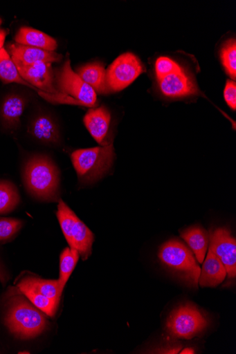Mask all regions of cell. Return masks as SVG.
<instances>
[{"label": "cell", "instance_id": "1", "mask_svg": "<svg viewBox=\"0 0 236 354\" xmlns=\"http://www.w3.org/2000/svg\"><path fill=\"white\" fill-rule=\"evenodd\" d=\"M23 180L29 194L41 201L56 202L60 191V173L48 156L30 157L23 171Z\"/></svg>", "mask_w": 236, "mask_h": 354}, {"label": "cell", "instance_id": "2", "mask_svg": "<svg viewBox=\"0 0 236 354\" xmlns=\"http://www.w3.org/2000/svg\"><path fill=\"white\" fill-rule=\"evenodd\" d=\"M8 302L6 326L19 339H30L42 334L48 326L46 314L20 293L10 295Z\"/></svg>", "mask_w": 236, "mask_h": 354}, {"label": "cell", "instance_id": "3", "mask_svg": "<svg viewBox=\"0 0 236 354\" xmlns=\"http://www.w3.org/2000/svg\"><path fill=\"white\" fill-rule=\"evenodd\" d=\"M115 159L113 143L78 149L71 154L73 167L80 183H94L104 178L113 167Z\"/></svg>", "mask_w": 236, "mask_h": 354}, {"label": "cell", "instance_id": "4", "mask_svg": "<svg viewBox=\"0 0 236 354\" xmlns=\"http://www.w3.org/2000/svg\"><path fill=\"white\" fill-rule=\"evenodd\" d=\"M161 263L181 279L187 285L197 288L201 268L191 250L178 240L168 241L160 248Z\"/></svg>", "mask_w": 236, "mask_h": 354}, {"label": "cell", "instance_id": "5", "mask_svg": "<svg viewBox=\"0 0 236 354\" xmlns=\"http://www.w3.org/2000/svg\"><path fill=\"white\" fill-rule=\"evenodd\" d=\"M56 214L70 248L77 250L83 261L87 260L92 252L94 241L93 233L62 200L58 203Z\"/></svg>", "mask_w": 236, "mask_h": 354}, {"label": "cell", "instance_id": "6", "mask_svg": "<svg viewBox=\"0 0 236 354\" xmlns=\"http://www.w3.org/2000/svg\"><path fill=\"white\" fill-rule=\"evenodd\" d=\"M208 321L196 307L186 304L175 309L166 322L168 334L178 339H190L203 332Z\"/></svg>", "mask_w": 236, "mask_h": 354}, {"label": "cell", "instance_id": "7", "mask_svg": "<svg viewBox=\"0 0 236 354\" xmlns=\"http://www.w3.org/2000/svg\"><path fill=\"white\" fill-rule=\"evenodd\" d=\"M57 91L73 100L78 106L95 107L97 102L96 91L72 69L67 58L62 68L55 75Z\"/></svg>", "mask_w": 236, "mask_h": 354}, {"label": "cell", "instance_id": "8", "mask_svg": "<svg viewBox=\"0 0 236 354\" xmlns=\"http://www.w3.org/2000/svg\"><path fill=\"white\" fill-rule=\"evenodd\" d=\"M15 66L23 80L38 90L51 95L50 103L75 105L71 98L57 91L52 63L38 62L30 66Z\"/></svg>", "mask_w": 236, "mask_h": 354}, {"label": "cell", "instance_id": "9", "mask_svg": "<svg viewBox=\"0 0 236 354\" xmlns=\"http://www.w3.org/2000/svg\"><path fill=\"white\" fill-rule=\"evenodd\" d=\"M144 72L143 64L136 55L127 53L120 55L107 71L110 92L123 90Z\"/></svg>", "mask_w": 236, "mask_h": 354}, {"label": "cell", "instance_id": "10", "mask_svg": "<svg viewBox=\"0 0 236 354\" xmlns=\"http://www.w3.org/2000/svg\"><path fill=\"white\" fill-rule=\"evenodd\" d=\"M210 250L224 266L227 276L234 279L236 276V241L230 230L219 228L210 236Z\"/></svg>", "mask_w": 236, "mask_h": 354}, {"label": "cell", "instance_id": "11", "mask_svg": "<svg viewBox=\"0 0 236 354\" xmlns=\"http://www.w3.org/2000/svg\"><path fill=\"white\" fill-rule=\"evenodd\" d=\"M158 80L161 93L170 98H183L198 93L193 77L179 66L172 73Z\"/></svg>", "mask_w": 236, "mask_h": 354}, {"label": "cell", "instance_id": "12", "mask_svg": "<svg viewBox=\"0 0 236 354\" xmlns=\"http://www.w3.org/2000/svg\"><path fill=\"white\" fill-rule=\"evenodd\" d=\"M111 121V113L103 106L91 109L84 118L87 130L100 146H107L112 143L109 140Z\"/></svg>", "mask_w": 236, "mask_h": 354}, {"label": "cell", "instance_id": "13", "mask_svg": "<svg viewBox=\"0 0 236 354\" xmlns=\"http://www.w3.org/2000/svg\"><path fill=\"white\" fill-rule=\"evenodd\" d=\"M8 50L15 64L21 66H30L38 62H59L62 59V55L55 52L18 44H9Z\"/></svg>", "mask_w": 236, "mask_h": 354}, {"label": "cell", "instance_id": "14", "mask_svg": "<svg viewBox=\"0 0 236 354\" xmlns=\"http://www.w3.org/2000/svg\"><path fill=\"white\" fill-rule=\"evenodd\" d=\"M29 133L39 142L50 145L60 142L58 127L49 116L39 115L33 119L28 127Z\"/></svg>", "mask_w": 236, "mask_h": 354}, {"label": "cell", "instance_id": "15", "mask_svg": "<svg viewBox=\"0 0 236 354\" xmlns=\"http://www.w3.org/2000/svg\"><path fill=\"white\" fill-rule=\"evenodd\" d=\"M226 275L224 266L210 250L201 270L198 283L201 287L215 288L224 281Z\"/></svg>", "mask_w": 236, "mask_h": 354}, {"label": "cell", "instance_id": "16", "mask_svg": "<svg viewBox=\"0 0 236 354\" xmlns=\"http://www.w3.org/2000/svg\"><path fill=\"white\" fill-rule=\"evenodd\" d=\"M76 73L89 85L96 93H110L107 84V70L103 64L93 62L78 69Z\"/></svg>", "mask_w": 236, "mask_h": 354}, {"label": "cell", "instance_id": "17", "mask_svg": "<svg viewBox=\"0 0 236 354\" xmlns=\"http://www.w3.org/2000/svg\"><path fill=\"white\" fill-rule=\"evenodd\" d=\"M26 106V101L21 95L11 94L7 96L0 109V115L6 128L14 130L19 126Z\"/></svg>", "mask_w": 236, "mask_h": 354}, {"label": "cell", "instance_id": "18", "mask_svg": "<svg viewBox=\"0 0 236 354\" xmlns=\"http://www.w3.org/2000/svg\"><path fill=\"white\" fill-rule=\"evenodd\" d=\"M16 44L48 51L57 48L56 41L44 32L30 27H21L15 37Z\"/></svg>", "mask_w": 236, "mask_h": 354}, {"label": "cell", "instance_id": "19", "mask_svg": "<svg viewBox=\"0 0 236 354\" xmlns=\"http://www.w3.org/2000/svg\"><path fill=\"white\" fill-rule=\"evenodd\" d=\"M181 237L194 254L199 263H203L210 244L208 232L199 227H193L183 232Z\"/></svg>", "mask_w": 236, "mask_h": 354}, {"label": "cell", "instance_id": "20", "mask_svg": "<svg viewBox=\"0 0 236 354\" xmlns=\"http://www.w3.org/2000/svg\"><path fill=\"white\" fill-rule=\"evenodd\" d=\"M0 80L4 84L17 83L25 85L37 91L40 95L44 93L33 87L21 78L10 55L5 48L0 51Z\"/></svg>", "mask_w": 236, "mask_h": 354}, {"label": "cell", "instance_id": "21", "mask_svg": "<svg viewBox=\"0 0 236 354\" xmlns=\"http://www.w3.org/2000/svg\"><path fill=\"white\" fill-rule=\"evenodd\" d=\"M17 286V292L25 296L33 306H35L49 317L55 316L58 308V302L43 296L20 281H19Z\"/></svg>", "mask_w": 236, "mask_h": 354}, {"label": "cell", "instance_id": "22", "mask_svg": "<svg viewBox=\"0 0 236 354\" xmlns=\"http://www.w3.org/2000/svg\"><path fill=\"white\" fill-rule=\"evenodd\" d=\"M19 281L43 296L60 303L62 295L60 292L58 280H46L35 276H26Z\"/></svg>", "mask_w": 236, "mask_h": 354}, {"label": "cell", "instance_id": "23", "mask_svg": "<svg viewBox=\"0 0 236 354\" xmlns=\"http://www.w3.org/2000/svg\"><path fill=\"white\" fill-rule=\"evenodd\" d=\"M80 255L78 251L71 248H66L60 254V277L58 285L60 292L62 295L64 288L69 280L77 263L80 259Z\"/></svg>", "mask_w": 236, "mask_h": 354}, {"label": "cell", "instance_id": "24", "mask_svg": "<svg viewBox=\"0 0 236 354\" xmlns=\"http://www.w3.org/2000/svg\"><path fill=\"white\" fill-rule=\"evenodd\" d=\"M17 187L8 180H0V214L12 212L20 203Z\"/></svg>", "mask_w": 236, "mask_h": 354}, {"label": "cell", "instance_id": "25", "mask_svg": "<svg viewBox=\"0 0 236 354\" xmlns=\"http://www.w3.org/2000/svg\"><path fill=\"white\" fill-rule=\"evenodd\" d=\"M221 58L227 74L233 80L236 78V42L230 39L221 48Z\"/></svg>", "mask_w": 236, "mask_h": 354}, {"label": "cell", "instance_id": "26", "mask_svg": "<svg viewBox=\"0 0 236 354\" xmlns=\"http://www.w3.org/2000/svg\"><path fill=\"white\" fill-rule=\"evenodd\" d=\"M23 222L17 218H0V242L14 237L21 229Z\"/></svg>", "mask_w": 236, "mask_h": 354}, {"label": "cell", "instance_id": "27", "mask_svg": "<svg viewBox=\"0 0 236 354\" xmlns=\"http://www.w3.org/2000/svg\"><path fill=\"white\" fill-rule=\"evenodd\" d=\"M179 64L174 59L162 56L158 57L155 62V73L156 79L158 80L174 71Z\"/></svg>", "mask_w": 236, "mask_h": 354}, {"label": "cell", "instance_id": "28", "mask_svg": "<svg viewBox=\"0 0 236 354\" xmlns=\"http://www.w3.org/2000/svg\"><path fill=\"white\" fill-rule=\"evenodd\" d=\"M224 99L228 106L235 111L236 109V84L235 81H227L224 89Z\"/></svg>", "mask_w": 236, "mask_h": 354}, {"label": "cell", "instance_id": "29", "mask_svg": "<svg viewBox=\"0 0 236 354\" xmlns=\"http://www.w3.org/2000/svg\"><path fill=\"white\" fill-rule=\"evenodd\" d=\"M8 35V30L4 29H0V51L4 48L5 41Z\"/></svg>", "mask_w": 236, "mask_h": 354}, {"label": "cell", "instance_id": "30", "mask_svg": "<svg viewBox=\"0 0 236 354\" xmlns=\"http://www.w3.org/2000/svg\"><path fill=\"white\" fill-rule=\"evenodd\" d=\"M0 281H1L3 284H5L8 281L7 274H6L1 266H0Z\"/></svg>", "mask_w": 236, "mask_h": 354}, {"label": "cell", "instance_id": "31", "mask_svg": "<svg viewBox=\"0 0 236 354\" xmlns=\"http://www.w3.org/2000/svg\"><path fill=\"white\" fill-rule=\"evenodd\" d=\"M194 350H192V348H185V350L181 351V353H194Z\"/></svg>", "mask_w": 236, "mask_h": 354}, {"label": "cell", "instance_id": "32", "mask_svg": "<svg viewBox=\"0 0 236 354\" xmlns=\"http://www.w3.org/2000/svg\"><path fill=\"white\" fill-rule=\"evenodd\" d=\"M1 24H2V19H0V25H1Z\"/></svg>", "mask_w": 236, "mask_h": 354}]
</instances>
